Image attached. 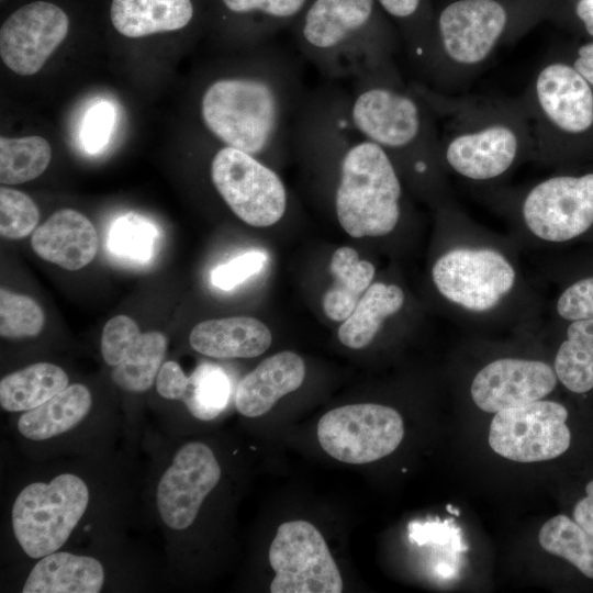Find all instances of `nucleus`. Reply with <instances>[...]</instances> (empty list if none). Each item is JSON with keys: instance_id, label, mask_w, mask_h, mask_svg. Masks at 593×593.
Masks as SVG:
<instances>
[{"instance_id": "aec40b11", "label": "nucleus", "mask_w": 593, "mask_h": 593, "mask_svg": "<svg viewBox=\"0 0 593 593\" xmlns=\"http://www.w3.org/2000/svg\"><path fill=\"white\" fill-rule=\"evenodd\" d=\"M304 378L305 365L299 355L275 354L239 381L235 391L236 409L247 417L264 415L279 399L299 389Z\"/></svg>"}, {"instance_id": "b1692460", "label": "nucleus", "mask_w": 593, "mask_h": 593, "mask_svg": "<svg viewBox=\"0 0 593 593\" xmlns=\"http://www.w3.org/2000/svg\"><path fill=\"white\" fill-rule=\"evenodd\" d=\"M404 290L395 283L372 282L338 328L339 342L351 349L368 346L383 323L405 304Z\"/></svg>"}, {"instance_id": "f704fd0d", "label": "nucleus", "mask_w": 593, "mask_h": 593, "mask_svg": "<svg viewBox=\"0 0 593 593\" xmlns=\"http://www.w3.org/2000/svg\"><path fill=\"white\" fill-rule=\"evenodd\" d=\"M115 118V109L107 100H97L87 109L80 130V141L86 153L98 154L108 146Z\"/></svg>"}, {"instance_id": "58836bf2", "label": "nucleus", "mask_w": 593, "mask_h": 593, "mask_svg": "<svg viewBox=\"0 0 593 593\" xmlns=\"http://www.w3.org/2000/svg\"><path fill=\"white\" fill-rule=\"evenodd\" d=\"M188 382L181 367L172 360L161 365L156 378V390L160 396L168 400H180Z\"/></svg>"}, {"instance_id": "9b49d317", "label": "nucleus", "mask_w": 593, "mask_h": 593, "mask_svg": "<svg viewBox=\"0 0 593 593\" xmlns=\"http://www.w3.org/2000/svg\"><path fill=\"white\" fill-rule=\"evenodd\" d=\"M568 416L563 404L544 399L502 410L491 422L490 447L501 457L517 462L557 458L571 444Z\"/></svg>"}, {"instance_id": "39448f33", "label": "nucleus", "mask_w": 593, "mask_h": 593, "mask_svg": "<svg viewBox=\"0 0 593 593\" xmlns=\"http://www.w3.org/2000/svg\"><path fill=\"white\" fill-rule=\"evenodd\" d=\"M348 110L356 128L392 159L407 157L416 175L427 174L432 128L421 103L392 82V72L354 80Z\"/></svg>"}, {"instance_id": "e433bc0d", "label": "nucleus", "mask_w": 593, "mask_h": 593, "mask_svg": "<svg viewBox=\"0 0 593 593\" xmlns=\"http://www.w3.org/2000/svg\"><path fill=\"white\" fill-rule=\"evenodd\" d=\"M267 255L258 249L248 250L222 264L212 271V283L221 290H232L258 273L267 262Z\"/></svg>"}, {"instance_id": "6e6552de", "label": "nucleus", "mask_w": 593, "mask_h": 593, "mask_svg": "<svg viewBox=\"0 0 593 593\" xmlns=\"http://www.w3.org/2000/svg\"><path fill=\"white\" fill-rule=\"evenodd\" d=\"M210 174L223 201L246 224L267 227L284 215L288 205L286 186L259 158L224 145L215 152Z\"/></svg>"}, {"instance_id": "f257e3e1", "label": "nucleus", "mask_w": 593, "mask_h": 593, "mask_svg": "<svg viewBox=\"0 0 593 593\" xmlns=\"http://www.w3.org/2000/svg\"><path fill=\"white\" fill-rule=\"evenodd\" d=\"M432 262L434 290L461 325H535L541 304L526 280L517 244L460 213Z\"/></svg>"}, {"instance_id": "393cba45", "label": "nucleus", "mask_w": 593, "mask_h": 593, "mask_svg": "<svg viewBox=\"0 0 593 593\" xmlns=\"http://www.w3.org/2000/svg\"><path fill=\"white\" fill-rule=\"evenodd\" d=\"M91 404L88 388L80 383L71 384L43 404L23 413L18 428L29 439H48L77 425L88 414Z\"/></svg>"}, {"instance_id": "20e7f679", "label": "nucleus", "mask_w": 593, "mask_h": 593, "mask_svg": "<svg viewBox=\"0 0 593 593\" xmlns=\"http://www.w3.org/2000/svg\"><path fill=\"white\" fill-rule=\"evenodd\" d=\"M373 16V0H314L304 13L298 49L331 79L392 72L393 47L372 27Z\"/></svg>"}, {"instance_id": "2f4dec72", "label": "nucleus", "mask_w": 593, "mask_h": 593, "mask_svg": "<svg viewBox=\"0 0 593 593\" xmlns=\"http://www.w3.org/2000/svg\"><path fill=\"white\" fill-rule=\"evenodd\" d=\"M158 232L145 217L127 213L111 225L108 247L116 256L145 262L153 258Z\"/></svg>"}, {"instance_id": "c9c22d12", "label": "nucleus", "mask_w": 593, "mask_h": 593, "mask_svg": "<svg viewBox=\"0 0 593 593\" xmlns=\"http://www.w3.org/2000/svg\"><path fill=\"white\" fill-rule=\"evenodd\" d=\"M553 310L562 322L593 320V275L563 287L555 300Z\"/></svg>"}, {"instance_id": "473e14b6", "label": "nucleus", "mask_w": 593, "mask_h": 593, "mask_svg": "<svg viewBox=\"0 0 593 593\" xmlns=\"http://www.w3.org/2000/svg\"><path fill=\"white\" fill-rule=\"evenodd\" d=\"M44 313L30 296L0 290V335L5 338L33 337L41 333Z\"/></svg>"}, {"instance_id": "cd10ccee", "label": "nucleus", "mask_w": 593, "mask_h": 593, "mask_svg": "<svg viewBox=\"0 0 593 593\" xmlns=\"http://www.w3.org/2000/svg\"><path fill=\"white\" fill-rule=\"evenodd\" d=\"M558 381L574 394L593 390V320L568 322L552 363Z\"/></svg>"}, {"instance_id": "f03ea898", "label": "nucleus", "mask_w": 593, "mask_h": 593, "mask_svg": "<svg viewBox=\"0 0 593 593\" xmlns=\"http://www.w3.org/2000/svg\"><path fill=\"white\" fill-rule=\"evenodd\" d=\"M295 58L279 47H261L246 72L211 81L200 101L205 128L220 142L257 158L292 145L305 101Z\"/></svg>"}, {"instance_id": "a211bd4d", "label": "nucleus", "mask_w": 593, "mask_h": 593, "mask_svg": "<svg viewBox=\"0 0 593 593\" xmlns=\"http://www.w3.org/2000/svg\"><path fill=\"white\" fill-rule=\"evenodd\" d=\"M536 102L544 118L566 134H582L593 125L591 85L566 63H551L535 80Z\"/></svg>"}, {"instance_id": "a878e982", "label": "nucleus", "mask_w": 593, "mask_h": 593, "mask_svg": "<svg viewBox=\"0 0 593 593\" xmlns=\"http://www.w3.org/2000/svg\"><path fill=\"white\" fill-rule=\"evenodd\" d=\"M329 271L334 282L323 295V311L328 318L343 322L372 283L376 269L370 261L359 259L357 250L343 246L334 251Z\"/></svg>"}, {"instance_id": "f3484780", "label": "nucleus", "mask_w": 593, "mask_h": 593, "mask_svg": "<svg viewBox=\"0 0 593 593\" xmlns=\"http://www.w3.org/2000/svg\"><path fill=\"white\" fill-rule=\"evenodd\" d=\"M519 149L516 131L507 124L493 123L452 137L444 149V159L465 179L490 181L514 166Z\"/></svg>"}, {"instance_id": "423d86ee", "label": "nucleus", "mask_w": 593, "mask_h": 593, "mask_svg": "<svg viewBox=\"0 0 593 593\" xmlns=\"http://www.w3.org/2000/svg\"><path fill=\"white\" fill-rule=\"evenodd\" d=\"M89 502L86 483L63 473L49 483L25 486L12 507V527L22 549L31 558L57 551L82 517Z\"/></svg>"}, {"instance_id": "37998d69", "label": "nucleus", "mask_w": 593, "mask_h": 593, "mask_svg": "<svg viewBox=\"0 0 593 593\" xmlns=\"http://www.w3.org/2000/svg\"><path fill=\"white\" fill-rule=\"evenodd\" d=\"M575 12L583 22L586 32L593 36V0H579Z\"/></svg>"}, {"instance_id": "412c9836", "label": "nucleus", "mask_w": 593, "mask_h": 593, "mask_svg": "<svg viewBox=\"0 0 593 593\" xmlns=\"http://www.w3.org/2000/svg\"><path fill=\"white\" fill-rule=\"evenodd\" d=\"M271 333L259 320L232 316L198 323L191 331V347L205 356L230 359L253 358L271 345Z\"/></svg>"}, {"instance_id": "1a4fd4ad", "label": "nucleus", "mask_w": 593, "mask_h": 593, "mask_svg": "<svg viewBox=\"0 0 593 593\" xmlns=\"http://www.w3.org/2000/svg\"><path fill=\"white\" fill-rule=\"evenodd\" d=\"M404 436L403 419L394 409L374 404H350L325 413L317 424V438L336 460L361 465L393 452Z\"/></svg>"}, {"instance_id": "0eeeda50", "label": "nucleus", "mask_w": 593, "mask_h": 593, "mask_svg": "<svg viewBox=\"0 0 593 593\" xmlns=\"http://www.w3.org/2000/svg\"><path fill=\"white\" fill-rule=\"evenodd\" d=\"M518 235L536 245H561L593 228V172L558 175L533 186L516 217Z\"/></svg>"}, {"instance_id": "9d476101", "label": "nucleus", "mask_w": 593, "mask_h": 593, "mask_svg": "<svg viewBox=\"0 0 593 593\" xmlns=\"http://www.w3.org/2000/svg\"><path fill=\"white\" fill-rule=\"evenodd\" d=\"M271 593H340L343 580L322 534L306 521L281 524L269 548Z\"/></svg>"}, {"instance_id": "bb28decb", "label": "nucleus", "mask_w": 593, "mask_h": 593, "mask_svg": "<svg viewBox=\"0 0 593 593\" xmlns=\"http://www.w3.org/2000/svg\"><path fill=\"white\" fill-rule=\"evenodd\" d=\"M67 387L68 376L60 367L37 362L1 379L0 404L9 412H26Z\"/></svg>"}, {"instance_id": "4c0bfd02", "label": "nucleus", "mask_w": 593, "mask_h": 593, "mask_svg": "<svg viewBox=\"0 0 593 593\" xmlns=\"http://www.w3.org/2000/svg\"><path fill=\"white\" fill-rule=\"evenodd\" d=\"M233 13H258L270 22L287 21L299 14L307 0H221Z\"/></svg>"}, {"instance_id": "4468645a", "label": "nucleus", "mask_w": 593, "mask_h": 593, "mask_svg": "<svg viewBox=\"0 0 593 593\" xmlns=\"http://www.w3.org/2000/svg\"><path fill=\"white\" fill-rule=\"evenodd\" d=\"M557 383L553 367L544 360L503 357L488 362L474 374L470 394L480 410L496 413L541 400Z\"/></svg>"}, {"instance_id": "7c9ffc66", "label": "nucleus", "mask_w": 593, "mask_h": 593, "mask_svg": "<svg viewBox=\"0 0 593 593\" xmlns=\"http://www.w3.org/2000/svg\"><path fill=\"white\" fill-rule=\"evenodd\" d=\"M231 395V383L225 371L211 362L199 365L188 376L181 401L198 419L211 421L226 407Z\"/></svg>"}, {"instance_id": "c756f323", "label": "nucleus", "mask_w": 593, "mask_h": 593, "mask_svg": "<svg viewBox=\"0 0 593 593\" xmlns=\"http://www.w3.org/2000/svg\"><path fill=\"white\" fill-rule=\"evenodd\" d=\"M52 148L41 136L0 138V182L19 184L41 176L49 165Z\"/></svg>"}, {"instance_id": "79ce46f5", "label": "nucleus", "mask_w": 593, "mask_h": 593, "mask_svg": "<svg viewBox=\"0 0 593 593\" xmlns=\"http://www.w3.org/2000/svg\"><path fill=\"white\" fill-rule=\"evenodd\" d=\"M381 7L390 15L398 19L412 16L421 4L422 0H378Z\"/></svg>"}, {"instance_id": "c85d7f7f", "label": "nucleus", "mask_w": 593, "mask_h": 593, "mask_svg": "<svg viewBox=\"0 0 593 593\" xmlns=\"http://www.w3.org/2000/svg\"><path fill=\"white\" fill-rule=\"evenodd\" d=\"M540 546L574 566L583 575L593 579V536L573 518L557 515L539 530Z\"/></svg>"}, {"instance_id": "5701e85b", "label": "nucleus", "mask_w": 593, "mask_h": 593, "mask_svg": "<svg viewBox=\"0 0 593 593\" xmlns=\"http://www.w3.org/2000/svg\"><path fill=\"white\" fill-rule=\"evenodd\" d=\"M110 16L126 37L177 31L193 16L191 0H112Z\"/></svg>"}, {"instance_id": "2eb2a0df", "label": "nucleus", "mask_w": 593, "mask_h": 593, "mask_svg": "<svg viewBox=\"0 0 593 593\" xmlns=\"http://www.w3.org/2000/svg\"><path fill=\"white\" fill-rule=\"evenodd\" d=\"M166 349L161 333H141L136 322L126 315L112 317L102 331L101 354L113 367L112 380L130 392H144L153 385Z\"/></svg>"}, {"instance_id": "72a5a7b5", "label": "nucleus", "mask_w": 593, "mask_h": 593, "mask_svg": "<svg viewBox=\"0 0 593 593\" xmlns=\"http://www.w3.org/2000/svg\"><path fill=\"white\" fill-rule=\"evenodd\" d=\"M40 212L25 193L2 187L0 189V233L8 239H21L37 226Z\"/></svg>"}, {"instance_id": "6ab92c4d", "label": "nucleus", "mask_w": 593, "mask_h": 593, "mask_svg": "<svg viewBox=\"0 0 593 593\" xmlns=\"http://www.w3.org/2000/svg\"><path fill=\"white\" fill-rule=\"evenodd\" d=\"M98 244L92 223L71 209L52 214L31 237L32 248L37 256L67 270H78L91 262Z\"/></svg>"}, {"instance_id": "ea45409f", "label": "nucleus", "mask_w": 593, "mask_h": 593, "mask_svg": "<svg viewBox=\"0 0 593 593\" xmlns=\"http://www.w3.org/2000/svg\"><path fill=\"white\" fill-rule=\"evenodd\" d=\"M572 518L593 536V479L585 485V495L575 503Z\"/></svg>"}, {"instance_id": "f8f14e48", "label": "nucleus", "mask_w": 593, "mask_h": 593, "mask_svg": "<svg viewBox=\"0 0 593 593\" xmlns=\"http://www.w3.org/2000/svg\"><path fill=\"white\" fill-rule=\"evenodd\" d=\"M220 478V465L206 445L191 441L182 446L157 488V507L164 523L177 530L189 527Z\"/></svg>"}, {"instance_id": "dca6fc26", "label": "nucleus", "mask_w": 593, "mask_h": 593, "mask_svg": "<svg viewBox=\"0 0 593 593\" xmlns=\"http://www.w3.org/2000/svg\"><path fill=\"white\" fill-rule=\"evenodd\" d=\"M506 23V10L495 0L452 2L438 19L441 49L458 65H478L492 53Z\"/></svg>"}, {"instance_id": "ddd939ff", "label": "nucleus", "mask_w": 593, "mask_h": 593, "mask_svg": "<svg viewBox=\"0 0 593 593\" xmlns=\"http://www.w3.org/2000/svg\"><path fill=\"white\" fill-rule=\"evenodd\" d=\"M68 27V16L58 5L46 1L27 3L1 26V59L18 75H34L65 40Z\"/></svg>"}, {"instance_id": "a19ab883", "label": "nucleus", "mask_w": 593, "mask_h": 593, "mask_svg": "<svg viewBox=\"0 0 593 593\" xmlns=\"http://www.w3.org/2000/svg\"><path fill=\"white\" fill-rule=\"evenodd\" d=\"M572 66L593 87V42L579 47Z\"/></svg>"}, {"instance_id": "4be33fe9", "label": "nucleus", "mask_w": 593, "mask_h": 593, "mask_svg": "<svg viewBox=\"0 0 593 593\" xmlns=\"http://www.w3.org/2000/svg\"><path fill=\"white\" fill-rule=\"evenodd\" d=\"M103 579V568L97 559L55 551L34 566L22 592L98 593Z\"/></svg>"}, {"instance_id": "7ed1b4c3", "label": "nucleus", "mask_w": 593, "mask_h": 593, "mask_svg": "<svg viewBox=\"0 0 593 593\" xmlns=\"http://www.w3.org/2000/svg\"><path fill=\"white\" fill-rule=\"evenodd\" d=\"M349 93L337 87L309 91L303 110L337 157L335 213L355 238L394 232L402 214L403 188L390 156L354 125Z\"/></svg>"}]
</instances>
